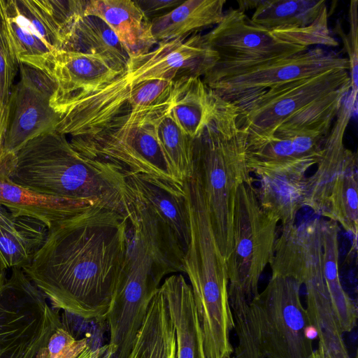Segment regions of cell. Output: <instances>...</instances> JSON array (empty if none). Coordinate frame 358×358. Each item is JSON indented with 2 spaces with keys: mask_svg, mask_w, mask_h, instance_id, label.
<instances>
[{
  "mask_svg": "<svg viewBox=\"0 0 358 358\" xmlns=\"http://www.w3.org/2000/svg\"><path fill=\"white\" fill-rule=\"evenodd\" d=\"M253 181L252 177L241 183L234 199L232 250L226 262L233 315L259 293V278L272 259L277 240L279 220L261 206Z\"/></svg>",
  "mask_w": 358,
  "mask_h": 358,
  "instance_id": "8",
  "label": "cell"
},
{
  "mask_svg": "<svg viewBox=\"0 0 358 358\" xmlns=\"http://www.w3.org/2000/svg\"><path fill=\"white\" fill-rule=\"evenodd\" d=\"M80 5L83 15L96 16L109 26L129 57L145 53L157 44L151 21L135 0H80Z\"/></svg>",
  "mask_w": 358,
  "mask_h": 358,
  "instance_id": "20",
  "label": "cell"
},
{
  "mask_svg": "<svg viewBox=\"0 0 358 358\" xmlns=\"http://www.w3.org/2000/svg\"><path fill=\"white\" fill-rule=\"evenodd\" d=\"M157 44L145 53L130 57L120 74L108 83L52 103L58 116L55 130L71 136L88 134L122 114L134 86L151 80L202 78L217 59L200 34Z\"/></svg>",
  "mask_w": 358,
  "mask_h": 358,
  "instance_id": "3",
  "label": "cell"
},
{
  "mask_svg": "<svg viewBox=\"0 0 358 358\" xmlns=\"http://www.w3.org/2000/svg\"><path fill=\"white\" fill-rule=\"evenodd\" d=\"M63 24L55 1L0 0V36L18 65L50 76L54 53L62 48Z\"/></svg>",
  "mask_w": 358,
  "mask_h": 358,
  "instance_id": "14",
  "label": "cell"
},
{
  "mask_svg": "<svg viewBox=\"0 0 358 358\" xmlns=\"http://www.w3.org/2000/svg\"><path fill=\"white\" fill-rule=\"evenodd\" d=\"M122 69L98 55L57 50L53 55L50 71L57 88L50 103L107 83L120 74Z\"/></svg>",
  "mask_w": 358,
  "mask_h": 358,
  "instance_id": "19",
  "label": "cell"
},
{
  "mask_svg": "<svg viewBox=\"0 0 358 358\" xmlns=\"http://www.w3.org/2000/svg\"><path fill=\"white\" fill-rule=\"evenodd\" d=\"M171 103L162 102L117 116L85 134L71 136L72 147L81 155L108 164L126 177L148 175L184 184L173 176L159 146L156 124Z\"/></svg>",
  "mask_w": 358,
  "mask_h": 358,
  "instance_id": "7",
  "label": "cell"
},
{
  "mask_svg": "<svg viewBox=\"0 0 358 358\" xmlns=\"http://www.w3.org/2000/svg\"><path fill=\"white\" fill-rule=\"evenodd\" d=\"M357 104L348 93L326 137L317 169L311 176L306 178L304 206L309 207L322 217L338 178L353 160L357 159V153L345 148L343 143L348 123L357 111Z\"/></svg>",
  "mask_w": 358,
  "mask_h": 358,
  "instance_id": "16",
  "label": "cell"
},
{
  "mask_svg": "<svg viewBox=\"0 0 358 358\" xmlns=\"http://www.w3.org/2000/svg\"><path fill=\"white\" fill-rule=\"evenodd\" d=\"M7 113L0 103V157L3 154V141L6 129Z\"/></svg>",
  "mask_w": 358,
  "mask_h": 358,
  "instance_id": "38",
  "label": "cell"
},
{
  "mask_svg": "<svg viewBox=\"0 0 358 358\" xmlns=\"http://www.w3.org/2000/svg\"><path fill=\"white\" fill-rule=\"evenodd\" d=\"M20 79L9 99L3 151L15 153L29 140L55 130L58 116L50 106L57 88L48 74L20 64Z\"/></svg>",
  "mask_w": 358,
  "mask_h": 358,
  "instance_id": "15",
  "label": "cell"
},
{
  "mask_svg": "<svg viewBox=\"0 0 358 358\" xmlns=\"http://www.w3.org/2000/svg\"><path fill=\"white\" fill-rule=\"evenodd\" d=\"M89 345L87 338L76 339L62 324L35 358H78Z\"/></svg>",
  "mask_w": 358,
  "mask_h": 358,
  "instance_id": "34",
  "label": "cell"
},
{
  "mask_svg": "<svg viewBox=\"0 0 358 358\" xmlns=\"http://www.w3.org/2000/svg\"><path fill=\"white\" fill-rule=\"evenodd\" d=\"M133 195L132 211L128 221L138 229L157 268L164 277L185 273V253L174 231L149 206Z\"/></svg>",
  "mask_w": 358,
  "mask_h": 358,
  "instance_id": "23",
  "label": "cell"
},
{
  "mask_svg": "<svg viewBox=\"0 0 358 358\" xmlns=\"http://www.w3.org/2000/svg\"><path fill=\"white\" fill-rule=\"evenodd\" d=\"M235 105L215 94L211 116L194 138V167L203 190L210 224L225 261L233 245L234 203L238 185L252 176L246 159V133Z\"/></svg>",
  "mask_w": 358,
  "mask_h": 358,
  "instance_id": "4",
  "label": "cell"
},
{
  "mask_svg": "<svg viewBox=\"0 0 358 358\" xmlns=\"http://www.w3.org/2000/svg\"><path fill=\"white\" fill-rule=\"evenodd\" d=\"M348 58L320 47L289 57L251 64L211 68L201 78L217 96L232 103L275 86L328 71H349Z\"/></svg>",
  "mask_w": 358,
  "mask_h": 358,
  "instance_id": "13",
  "label": "cell"
},
{
  "mask_svg": "<svg viewBox=\"0 0 358 358\" xmlns=\"http://www.w3.org/2000/svg\"><path fill=\"white\" fill-rule=\"evenodd\" d=\"M94 349L90 345L78 358H93Z\"/></svg>",
  "mask_w": 358,
  "mask_h": 358,
  "instance_id": "41",
  "label": "cell"
},
{
  "mask_svg": "<svg viewBox=\"0 0 358 358\" xmlns=\"http://www.w3.org/2000/svg\"><path fill=\"white\" fill-rule=\"evenodd\" d=\"M185 0H135L150 21L161 17L181 4Z\"/></svg>",
  "mask_w": 358,
  "mask_h": 358,
  "instance_id": "37",
  "label": "cell"
},
{
  "mask_svg": "<svg viewBox=\"0 0 358 358\" xmlns=\"http://www.w3.org/2000/svg\"><path fill=\"white\" fill-rule=\"evenodd\" d=\"M18 66L0 36V103L6 113Z\"/></svg>",
  "mask_w": 358,
  "mask_h": 358,
  "instance_id": "36",
  "label": "cell"
},
{
  "mask_svg": "<svg viewBox=\"0 0 358 358\" xmlns=\"http://www.w3.org/2000/svg\"><path fill=\"white\" fill-rule=\"evenodd\" d=\"M42 222L11 213L0 204V262L7 270L23 268L45 241Z\"/></svg>",
  "mask_w": 358,
  "mask_h": 358,
  "instance_id": "25",
  "label": "cell"
},
{
  "mask_svg": "<svg viewBox=\"0 0 358 358\" xmlns=\"http://www.w3.org/2000/svg\"><path fill=\"white\" fill-rule=\"evenodd\" d=\"M126 178L133 194L174 231L185 253L190 241L191 227L185 183L148 175L136 174Z\"/></svg>",
  "mask_w": 358,
  "mask_h": 358,
  "instance_id": "18",
  "label": "cell"
},
{
  "mask_svg": "<svg viewBox=\"0 0 358 358\" xmlns=\"http://www.w3.org/2000/svg\"><path fill=\"white\" fill-rule=\"evenodd\" d=\"M0 204L15 215L42 222L48 230L63 219L88 206L22 187L13 183L1 170Z\"/></svg>",
  "mask_w": 358,
  "mask_h": 358,
  "instance_id": "26",
  "label": "cell"
},
{
  "mask_svg": "<svg viewBox=\"0 0 358 358\" xmlns=\"http://www.w3.org/2000/svg\"><path fill=\"white\" fill-rule=\"evenodd\" d=\"M164 276L157 268L138 229L130 226L127 255L106 320L114 358H127Z\"/></svg>",
  "mask_w": 358,
  "mask_h": 358,
  "instance_id": "11",
  "label": "cell"
},
{
  "mask_svg": "<svg viewBox=\"0 0 358 358\" xmlns=\"http://www.w3.org/2000/svg\"><path fill=\"white\" fill-rule=\"evenodd\" d=\"M215 103V93L201 77L185 76L171 87V112L178 127L192 138L208 123Z\"/></svg>",
  "mask_w": 358,
  "mask_h": 358,
  "instance_id": "29",
  "label": "cell"
},
{
  "mask_svg": "<svg viewBox=\"0 0 358 358\" xmlns=\"http://www.w3.org/2000/svg\"><path fill=\"white\" fill-rule=\"evenodd\" d=\"M185 187L191 227L185 273L190 282L203 333L208 336H220L234 326L226 261L216 242L203 190L195 171L185 182Z\"/></svg>",
  "mask_w": 358,
  "mask_h": 358,
  "instance_id": "6",
  "label": "cell"
},
{
  "mask_svg": "<svg viewBox=\"0 0 358 358\" xmlns=\"http://www.w3.org/2000/svg\"><path fill=\"white\" fill-rule=\"evenodd\" d=\"M301 286L292 278L271 275L264 291L233 315L234 358L310 357L313 328L301 302Z\"/></svg>",
  "mask_w": 358,
  "mask_h": 358,
  "instance_id": "5",
  "label": "cell"
},
{
  "mask_svg": "<svg viewBox=\"0 0 358 358\" xmlns=\"http://www.w3.org/2000/svg\"><path fill=\"white\" fill-rule=\"evenodd\" d=\"M328 134L317 131L275 132L268 139L246 146L248 166L310 162L317 164Z\"/></svg>",
  "mask_w": 358,
  "mask_h": 358,
  "instance_id": "24",
  "label": "cell"
},
{
  "mask_svg": "<svg viewBox=\"0 0 358 358\" xmlns=\"http://www.w3.org/2000/svg\"><path fill=\"white\" fill-rule=\"evenodd\" d=\"M310 358H329L327 353L324 352L320 345L318 344V348L313 350Z\"/></svg>",
  "mask_w": 358,
  "mask_h": 358,
  "instance_id": "39",
  "label": "cell"
},
{
  "mask_svg": "<svg viewBox=\"0 0 358 358\" xmlns=\"http://www.w3.org/2000/svg\"><path fill=\"white\" fill-rule=\"evenodd\" d=\"M0 170L15 184L38 194L101 205L127 220L133 194L115 167L76 151L56 130L27 141L15 153H3Z\"/></svg>",
  "mask_w": 358,
  "mask_h": 358,
  "instance_id": "2",
  "label": "cell"
},
{
  "mask_svg": "<svg viewBox=\"0 0 358 358\" xmlns=\"http://www.w3.org/2000/svg\"><path fill=\"white\" fill-rule=\"evenodd\" d=\"M358 1H351L349 5L348 17L350 28L346 35L342 27L336 25L337 34L343 41L345 51L348 55L349 76L350 78V91L349 94L357 102L358 91Z\"/></svg>",
  "mask_w": 358,
  "mask_h": 358,
  "instance_id": "35",
  "label": "cell"
},
{
  "mask_svg": "<svg viewBox=\"0 0 358 358\" xmlns=\"http://www.w3.org/2000/svg\"><path fill=\"white\" fill-rule=\"evenodd\" d=\"M225 0H185L169 13L151 21L157 43L189 36L216 26L223 19Z\"/></svg>",
  "mask_w": 358,
  "mask_h": 358,
  "instance_id": "27",
  "label": "cell"
},
{
  "mask_svg": "<svg viewBox=\"0 0 358 358\" xmlns=\"http://www.w3.org/2000/svg\"><path fill=\"white\" fill-rule=\"evenodd\" d=\"M357 159L339 176L328 199L323 217L339 223L352 237V250L357 248L358 227Z\"/></svg>",
  "mask_w": 358,
  "mask_h": 358,
  "instance_id": "33",
  "label": "cell"
},
{
  "mask_svg": "<svg viewBox=\"0 0 358 358\" xmlns=\"http://www.w3.org/2000/svg\"><path fill=\"white\" fill-rule=\"evenodd\" d=\"M129 227L118 212L88 206L48 230L22 270L54 309L106 320L127 257Z\"/></svg>",
  "mask_w": 358,
  "mask_h": 358,
  "instance_id": "1",
  "label": "cell"
},
{
  "mask_svg": "<svg viewBox=\"0 0 358 358\" xmlns=\"http://www.w3.org/2000/svg\"><path fill=\"white\" fill-rule=\"evenodd\" d=\"M156 135L173 176L185 183L194 173V138L178 127L171 112V106L158 119Z\"/></svg>",
  "mask_w": 358,
  "mask_h": 358,
  "instance_id": "32",
  "label": "cell"
},
{
  "mask_svg": "<svg viewBox=\"0 0 358 358\" xmlns=\"http://www.w3.org/2000/svg\"><path fill=\"white\" fill-rule=\"evenodd\" d=\"M216 52L214 67L239 66L294 55L313 45H338L328 26V17L303 29L269 31L252 24L245 12L229 8L222 20L206 34Z\"/></svg>",
  "mask_w": 358,
  "mask_h": 358,
  "instance_id": "9",
  "label": "cell"
},
{
  "mask_svg": "<svg viewBox=\"0 0 358 358\" xmlns=\"http://www.w3.org/2000/svg\"><path fill=\"white\" fill-rule=\"evenodd\" d=\"M313 165L297 162L248 166L259 179L257 192L261 206L277 217L282 227L294 224L297 213L304 207L306 172Z\"/></svg>",
  "mask_w": 358,
  "mask_h": 358,
  "instance_id": "17",
  "label": "cell"
},
{
  "mask_svg": "<svg viewBox=\"0 0 358 358\" xmlns=\"http://www.w3.org/2000/svg\"><path fill=\"white\" fill-rule=\"evenodd\" d=\"M100 55L124 69L129 56L109 26L101 18L85 15L80 0L70 1L62 31V49Z\"/></svg>",
  "mask_w": 358,
  "mask_h": 358,
  "instance_id": "21",
  "label": "cell"
},
{
  "mask_svg": "<svg viewBox=\"0 0 358 358\" xmlns=\"http://www.w3.org/2000/svg\"><path fill=\"white\" fill-rule=\"evenodd\" d=\"M348 86V70L335 69L239 99L233 104L237 108L238 124L246 133V146L268 139L294 114Z\"/></svg>",
  "mask_w": 358,
  "mask_h": 358,
  "instance_id": "12",
  "label": "cell"
},
{
  "mask_svg": "<svg viewBox=\"0 0 358 358\" xmlns=\"http://www.w3.org/2000/svg\"><path fill=\"white\" fill-rule=\"evenodd\" d=\"M159 288L175 327L177 358H207L190 285L182 274L173 273L164 280Z\"/></svg>",
  "mask_w": 358,
  "mask_h": 358,
  "instance_id": "22",
  "label": "cell"
},
{
  "mask_svg": "<svg viewBox=\"0 0 358 358\" xmlns=\"http://www.w3.org/2000/svg\"><path fill=\"white\" fill-rule=\"evenodd\" d=\"M8 274V270L3 267L0 262V290L3 285Z\"/></svg>",
  "mask_w": 358,
  "mask_h": 358,
  "instance_id": "40",
  "label": "cell"
},
{
  "mask_svg": "<svg viewBox=\"0 0 358 358\" xmlns=\"http://www.w3.org/2000/svg\"><path fill=\"white\" fill-rule=\"evenodd\" d=\"M176 330L160 288L154 295L127 358H177Z\"/></svg>",
  "mask_w": 358,
  "mask_h": 358,
  "instance_id": "28",
  "label": "cell"
},
{
  "mask_svg": "<svg viewBox=\"0 0 358 358\" xmlns=\"http://www.w3.org/2000/svg\"><path fill=\"white\" fill-rule=\"evenodd\" d=\"M327 16L324 0H259L250 21L269 31L299 29Z\"/></svg>",
  "mask_w": 358,
  "mask_h": 358,
  "instance_id": "30",
  "label": "cell"
},
{
  "mask_svg": "<svg viewBox=\"0 0 358 358\" xmlns=\"http://www.w3.org/2000/svg\"><path fill=\"white\" fill-rule=\"evenodd\" d=\"M323 274L331 305L342 331L350 332L357 324V308L343 288L338 274V224L321 219Z\"/></svg>",
  "mask_w": 358,
  "mask_h": 358,
  "instance_id": "31",
  "label": "cell"
},
{
  "mask_svg": "<svg viewBox=\"0 0 358 358\" xmlns=\"http://www.w3.org/2000/svg\"><path fill=\"white\" fill-rule=\"evenodd\" d=\"M0 290V358H35L63 323L22 268H12Z\"/></svg>",
  "mask_w": 358,
  "mask_h": 358,
  "instance_id": "10",
  "label": "cell"
}]
</instances>
